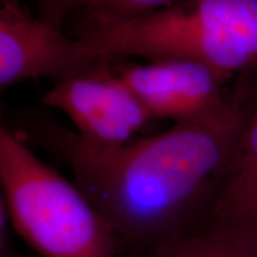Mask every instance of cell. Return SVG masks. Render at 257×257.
<instances>
[{
	"mask_svg": "<svg viewBox=\"0 0 257 257\" xmlns=\"http://www.w3.org/2000/svg\"><path fill=\"white\" fill-rule=\"evenodd\" d=\"M211 217L257 220V111L250 115L240 134Z\"/></svg>",
	"mask_w": 257,
	"mask_h": 257,
	"instance_id": "cell-8",
	"label": "cell"
},
{
	"mask_svg": "<svg viewBox=\"0 0 257 257\" xmlns=\"http://www.w3.org/2000/svg\"><path fill=\"white\" fill-rule=\"evenodd\" d=\"M251 114L238 88L216 111L113 153L57 155L123 248L149 255L211 218Z\"/></svg>",
	"mask_w": 257,
	"mask_h": 257,
	"instance_id": "cell-1",
	"label": "cell"
},
{
	"mask_svg": "<svg viewBox=\"0 0 257 257\" xmlns=\"http://www.w3.org/2000/svg\"><path fill=\"white\" fill-rule=\"evenodd\" d=\"M154 119L175 123L211 113L230 98L231 78L198 61L147 60L118 70Z\"/></svg>",
	"mask_w": 257,
	"mask_h": 257,
	"instance_id": "cell-6",
	"label": "cell"
},
{
	"mask_svg": "<svg viewBox=\"0 0 257 257\" xmlns=\"http://www.w3.org/2000/svg\"><path fill=\"white\" fill-rule=\"evenodd\" d=\"M149 257H257V220L211 217L167 240Z\"/></svg>",
	"mask_w": 257,
	"mask_h": 257,
	"instance_id": "cell-7",
	"label": "cell"
},
{
	"mask_svg": "<svg viewBox=\"0 0 257 257\" xmlns=\"http://www.w3.org/2000/svg\"><path fill=\"white\" fill-rule=\"evenodd\" d=\"M106 63V62H105ZM105 63L91 72L55 82L44 105L63 112L75 131L47 128L42 140L56 154L104 155L136 140L154 118L118 73Z\"/></svg>",
	"mask_w": 257,
	"mask_h": 257,
	"instance_id": "cell-4",
	"label": "cell"
},
{
	"mask_svg": "<svg viewBox=\"0 0 257 257\" xmlns=\"http://www.w3.org/2000/svg\"><path fill=\"white\" fill-rule=\"evenodd\" d=\"M176 2L180 0H99L95 8L85 16L106 19L131 18L163 9Z\"/></svg>",
	"mask_w": 257,
	"mask_h": 257,
	"instance_id": "cell-9",
	"label": "cell"
},
{
	"mask_svg": "<svg viewBox=\"0 0 257 257\" xmlns=\"http://www.w3.org/2000/svg\"><path fill=\"white\" fill-rule=\"evenodd\" d=\"M75 36L105 61L186 59L233 79L257 68V0H180L131 18L85 16Z\"/></svg>",
	"mask_w": 257,
	"mask_h": 257,
	"instance_id": "cell-2",
	"label": "cell"
},
{
	"mask_svg": "<svg viewBox=\"0 0 257 257\" xmlns=\"http://www.w3.org/2000/svg\"><path fill=\"white\" fill-rule=\"evenodd\" d=\"M38 16L54 27L62 29L64 22L75 12L87 15L99 0H36Z\"/></svg>",
	"mask_w": 257,
	"mask_h": 257,
	"instance_id": "cell-10",
	"label": "cell"
},
{
	"mask_svg": "<svg viewBox=\"0 0 257 257\" xmlns=\"http://www.w3.org/2000/svg\"><path fill=\"white\" fill-rule=\"evenodd\" d=\"M0 180L11 225L43 257H115L123 249L78 186L6 126L0 128Z\"/></svg>",
	"mask_w": 257,
	"mask_h": 257,
	"instance_id": "cell-3",
	"label": "cell"
},
{
	"mask_svg": "<svg viewBox=\"0 0 257 257\" xmlns=\"http://www.w3.org/2000/svg\"><path fill=\"white\" fill-rule=\"evenodd\" d=\"M101 60L76 36H68L22 0H0V88L37 79L61 81L91 72Z\"/></svg>",
	"mask_w": 257,
	"mask_h": 257,
	"instance_id": "cell-5",
	"label": "cell"
}]
</instances>
